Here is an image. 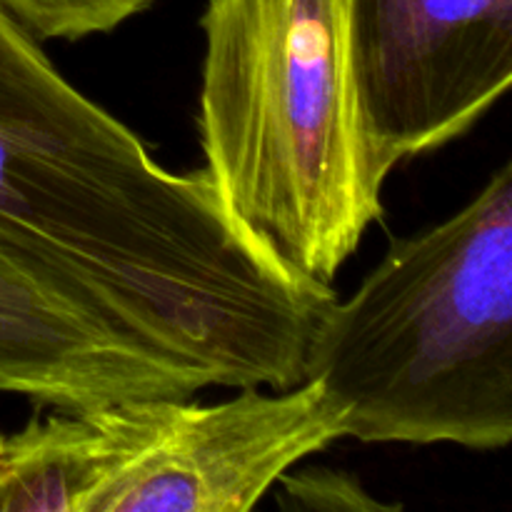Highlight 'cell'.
<instances>
[{
	"label": "cell",
	"instance_id": "obj_1",
	"mask_svg": "<svg viewBox=\"0 0 512 512\" xmlns=\"http://www.w3.org/2000/svg\"><path fill=\"white\" fill-rule=\"evenodd\" d=\"M0 240L210 388L283 390L338 295L290 275L205 168L173 173L0 8Z\"/></svg>",
	"mask_w": 512,
	"mask_h": 512
},
{
	"label": "cell",
	"instance_id": "obj_2",
	"mask_svg": "<svg viewBox=\"0 0 512 512\" xmlns=\"http://www.w3.org/2000/svg\"><path fill=\"white\" fill-rule=\"evenodd\" d=\"M348 0H208L198 138L230 218L290 275L333 288L383 218L348 55Z\"/></svg>",
	"mask_w": 512,
	"mask_h": 512
},
{
	"label": "cell",
	"instance_id": "obj_3",
	"mask_svg": "<svg viewBox=\"0 0 512 512\" xmlns=\"http://www.w3.org/2000/svg\"><path fill=\"white\" fill-rule=\"evenodd\" d=\"M318 380L360 443L512 440V163L438 225L395 238L315 323Z\"/></svg>",
	"mask_w": 512,
	"mask_h": 512
},
{
	"label": "cell",
	"instance_id": "obj_4",
	"mask_svg": "<svg viewBox=\"0 0 512 512\" xmlns=\"http://www.w3.org/2000/svg\"><path fill=\"white\" fill-rule=\"evenodd\" d=\"M238 390L215 405L133 398L93 408L108 455L90 512H250L288 470L345 438L318 380Z\"/></svg>",
	"mask_w": 512,
	"mask_h": 512
},
{
	"label": "cell",
	"instance_id": "obj_5",
	"mask_svg": "<svg viewBox=\"0 0 512 512\" xmlns=\"http://www.w3.org/2000/svg\"><path fill=\"white\" fill-rule=\"evenodd\" d=\"M360 123L380 173L468 133L512 85V0H348Z\"/></svg>",
	"mask_w": 512,
	"mask_h": 512
},
{
	"label": "cell",
	"instance_id": "obj_6",
	"mask_svg": "<svg viewBox=\"0 0 512 512\" xmlns=\"http://www.w3.org/2000/svg\"><path fill=\"white\" fill-rule=\"evenodd\" d=\"M203 375L120 328L85 290L0 240V393L38 408L93 410L193 398Z\"/></svg>",
	"mask_w": 512,
	"mask_h": 512
},
{
	"label": "cell",
	"instance_id": "obj_7",
	"mask_svg": "<svg viewBox=\"0 0 512 512\" xmlns=\"http://www.w3.org/2000/svg\"><path fill=\"white\" fill-rule=\"evenodd\" d=\"M105 455L93 410H55L0 430V512H90Z\"/></svg>",
	"mask_w": 512,
	"mask_h": 512
},
{
	"label": "cell",
	"instance_id": "obj_8",
	"mask_svg": "<svg viewBox=\"0 0 512 512\" xmlns=\"http://www.w3.org/2000/svg\"><path fill=\"white\" fill-rule=\"evenodd\" d=\"M158 0H0V8L38 40H83L113 33Z\"/></svg>",
	"mask_w": 512,
	"mask_h": 512
},
{
	"label": "cell",
	"instance_id": "obj_9",
	"mask_svg": "<svg viewBox=\"0 0 512 512\" xmlns=\"http://www.w3.org/2000/svg\"><path fill=\"white\" fill-rule=\"evenodd\" d=\"M283 485L280 503L285 508L313 512H398L403 505L373 498L358 475L333 468H308L288 473L278 480Z\"/></svg>",
	"mask_w": 512,
	"mask_h": 512
}]
</instances>
